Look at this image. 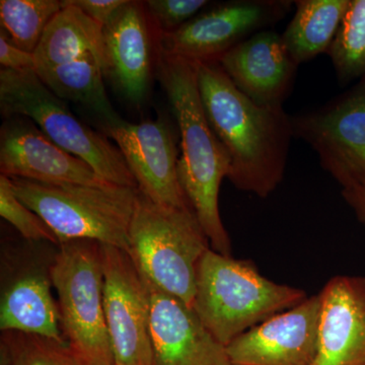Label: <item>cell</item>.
Returning <instances> with one entry per match:
<instances>
[{
  "label": "cell",
  "mask_w": 365,
  "mask_h": 365,
  "mask_svg": "<svg viewBox=\"0 0 365 365\" xmlns=\"http://www.w3.org/2000/svg\"><path fill=\"white\" fill-rule=\"evenodd\" d=\"M199 93L211 129L230 158L235 188L267 198L284 177L292 120L282 105L257 104L218 62L195 63Z\"/></svg>",
  "instance_id": "obj_1"
},
{
  "label": "cell",
  "mask_w": 365,
  "mask_h": 365,
  "mask_svg": "<svg viewBox=\"0 0 365 365\" xmlns=\"http://www.w3.org/2000/svg\"><path fill=\"white\" fill-rule=\"evenodd\" d=\"M158 78L176 118L182 155L178 175L185 195L211 249L232 256L230 235L220 217V185L230 172V158L204 113L196 64L160 55Z\"/></svg>",
  "instance_id": "obj_2"
},
{
  "label": "cell",
  "mask_w": 365,
  "mask_h": 365,
  "mask_svg": "<svg viewBox=\"0 0 365 365\" xmlns=\"http://www.w3.org/2000/svg\"><path fill=\"white\" fill-rule=\"evenodd\" d=\"M309 297L302 288L274 282L253 262L209 249L197 270L194 311L223 346Z\"/></svg>",
  "instance_id": "obj_3"
},
{
  "label": "cell",
  "mask_w": 365,
  "mask_h": 365,
  "mask_svg": "<svg viewBox=\"0 0 365 365\" xmlns=\"http://www.w3.org/2000/svg\"><path fill=\"white\" fill-rule=\"evenodd\" d=\"M9 179L16 197L47 223L59 244L88 240L128 253L138 189Z\"/></svg>",
  "instance_id": "obj_4"
},
{
  "label": "cell",
  "mask_w": 365,
  "mask_h": 365,
  "mask_svg": "<svg viewBox=\"0 0 365 365\" xmlns=\"http://www.w3.org/2000/svg\"><path fill=\"white\" fill-rule=\"evenodd\" d=\"M210 248L193 209L158 205L139 191L128 254L146 282L192 307L199 262Z\"/></svg>",
  "instance_id": "obj_5"
},
{
  "label": "cell",
  "mask_w": 365,
  "mask_h": 365,
  "mask_svg": "<svg viewBox=\"0 0 365 365\" xmlns=\"http://www.w3.org/2000/svg\"><path fill=\"white\" fill-rule=\"evenodd\" d=\"M0 109L4 117L30 119L62 150L88 163L103 181L138 189L119 148L81 123L35 71L1 68Z\"/></svg>",
  "instance_id": "obj_6"
},
{
  "label": "cell",
  "mask_w": 365,
  "mask_h": 365,
  "mask_svg": "<svg viewBox=\"0 0 365 365\" xmlns=\"http://www.w3.org/2000/svg\"><path fill=\"white\" fill-rule=\"evenodd\" d=\"M64 340L83 365H115L104 309L101 244L61 242L51 262Z\"/></svg>",
  "instance_id": "obj_7"
},
{
  "label": "cell",
  "mask_w": 365,
  "mask_h": 365,
  "mask_svg": "<svg viewBox=\"0 0 365 365\" xmlns=\"http://www.w3.org/2000/svg\"><path fill=\"white\" fill-rule=\"evenodd\" d=\"M292 1L242 0L194 16L169 33H160V55L192 62H217L225 53L289 11Z\"/></svg>",
  "instance_id": "obj_8"
},
{
  "label": "cell",
  "mask_w": 365,
  "mask_h": 365,
  "mask_svg": "<svg viewBox=\"0 0 365 365\" xmlns=\"http://www.w3.org/2000/svg\"><path fill=\"white\" fill-rule=\"evenodd\" d=\"M104 309L115 365H153L150 290L131 257L101 244Z\"/></svg>",
  "instance_id": "obj_9"
},
{
  "label": "cell",
  "mask_w": 365,
  "mask_h": 365,
  "mask_svg": "<svg viewBox=\"0 0 365 365\" xmlns=\"http://www.w3.org/2000/svg\"><path fill=\"white\" fill-rule=\"evenodd\" d=\"M292 120L294 136L313 148L342 190L365 184V78L336 102Z\"/></svg>",
  "instance_id": "obj_10"
},
{
  "label": "cell",
  "mask_w": 365,
  "mask_h": 365,
  "mask_svg": "<svg viewBox=\"0 0 365 365\" xmlns=\"http://www.w3.org/2000/svg\"><path fill=\"white\" fill-rule=\"evenodd\" d=\"M118 145L143 195L158 205L192 208L178 175V150L170 125L163 119L133 124L118 120L105 125Z\"/></svg>",
  "instance_id": "obj_11"
},
{
  "label": "cell",
  "mask_w": 365,
  "mask_h": 365,
  "mask_svg": "<svg viewBox=\"0 0 365 365\" xmlns=\"http://www.w3.org/2000/svg\"><path fill=\"white\" fill-rule=\"evenodd\" d=\"M319 316V295H312L235 338L225 347L228 359L232 365H314Z\"/></svg>",
  "instance_id": "obj_12"
},
{
  "label": "cell",
  "mask_w": 365,
  "mask_h": 365,
  "mask_svg": "<svg viewBox=\"0 0 365 365\" xmlns=\"http://www.w3.org/2000/svg\"><path fill=\"white\" fill-rule=\"evenodd\" d=\"M0 173L52 184H108L88 163L62 150L21 116L6 118L0 129Z\"/></svg>",
  "instance_id": "obj_13"
},
{
  "label": "cell",
  "mask_w": 365,
  "mask_h": 365,
  "mask_svg": "<svg viewBox=\"0 0 365 365\" xmlns=\"http://www.w3.org/2000/svg\"><path fill=\"white\" fill-rule=\"evenodd\" d=\"M146 284L153 365H232L225 346L209 332L193 307Z\"/></svg>",
  "instance_id": "obj_14"
},
{
  "label": "cell",
  "mask_w": 365,
  "mask_h": 365,
  "mask_svg": "<svg viewBox=\"0 0 365 365\" xmlns=\"http://www.w3.org/2000/svg\"><path fill=\"white\" fill-rule=\"evenodd\" d=\"M314 365H365V276L336 275L319 292Z\"/></svg>",
  "instance_id": "obj_15"
},
{
  "label": "cell",
  "mask_w": 365,
  "mask_h": 365,
  "mask_svg": "<svg viewBox=\"0 0 365 365\" xmlns=\"http://www.w3.org/2000/svg\"><path fill=\"white\" fill-rule=\"evenodd\" d=\"M217 62L242 93L264 106L282 105L299 66L272 31L255 34Z\"/></svg>",
  "instance_id": "obj_16"
},
{
  "label": "cell",
  "mask_w": 365,
  "mask_h": 365,
  "mask_svg": "<svg viewBox=\"0 0 365 365\" xmlns=\"http://www.w3.org/2000/svg\"><path fill=\"white\" fill-rule=\"evenodd\" d=\"M109 71L133 104H140L150 86L151 41L144 4L127 1L104 26Z\"/></svg>",
  "instance_id": "obj_17"
},
{
  "label": "cell",
  "mask_w": 365,
  "mask_h": 365,
  "mask_svg": "<svg viewBox=\"0 0 365 365\" xmlns=\"http://www.w3.org/2000/svg\"><path fill=\"white\" fill-rule=\"evenodd\" d=\"M49 266L26 264L6 279L0 299V330L64 340Z\"/></svg>",
  "instance_id": "obj_18"
},
{
  "label": "cell",
  "mask_w": 365,
  "mask_h": 365,
  "mask_svg": "<svg viewBox=\"0 0 365 365\" xmlns=\"http://www.w3.org/2000/svg\"><path fill=\"white\" fill-rule=\"evenodd\" d=\"M88 53L108 66L104 26L66 0V6L50 21L34 52L36 71L67 63Z\"/></svg>",
  "instance_id": "obj_19"
},
{
  "label": "cell",
  "mask_w": 365,
  "mask_h": 365,
  "mask_svg": "<svg viewBox=\"0 0 365 365\" xmlns=\"http://www.w3.org/2000/svg\"><path fill=\"white\" fill-rule=\"evenodd\" d=\"M35 72L54 95L85 106L104 120L105 125L120 120L105 88L107 63L95 54L88 53L67 63Z\"/></svg>",
  "instance_id": "obj_20"
},
{
  "label": "cell",
  "mask_w": 365,
  "mask_h": 365,
  "mask_svg": "<svg viewBox=\"0 0 365 365\" xmlns=\"http://www.w3.org/2000/svg\"><path fill=\"white\" fill-rule=\"evenodd\" d=\"M294 18L281 35L297 64L328 52L350 0H299Z\"/></svg>",
  "instance_id": "obj_21"
},
{
  "label": "cell",
  "mask_w": 365,
  "mask_h": 365,
  "mask_svg": "<svg viewBox=\"0 0 365 365\" xmlns=\"http://www.w3.org/2000/svg\"><path fill=\"white\" fill-rule=\"evenodd\" d=\"M64 6L66 0H1V30L14 45L34 54L46 28Z\"/></svg>",
  "instance_id": "obj_22"
},
{
  "label": "cell",
  "mask_w": 365,
  "mask_h": 365,
  "mask_svg": "<svg viewBox=\"0 0 365 365\" xmlns=\"http://www.w3.org/2000/svg\"><path fill=\"white\" fill-rule=\"evenodd\" d=\"M327 53L343 83L365 78V0H350L339 30Z\"/></svg>",
  "instance_id": "obj_23"
},
{
  "label": "cell",
  "mask_w": 365,
  "mask_h": 365,
  "mask_svg": "<svg viewBox=\"0 0 365 365\" xmlns=\"http://www.w3.org/2000/svg\"><path fill=\"white\" fill-rule=\"evenodd\" d=\"M0 365H83L66 341L16 331L1 332Z\"/></svg>",
  "instance_id": "obj_24"
},
{
  "label": "cell",
  "mask_w": 365,
  "mask_h": 365,
  "mask_svg": "<svg viewBox=\"0 0 365 365\" xmlns=\"http://www.w3.org/2000/svg\"><path fill=\"white\" fill-rule=\"evenodd\" d=\"M0 215L13 225L24 239L30 242H48L59 246L51 228L32 209L14 194L11 179L0 175Z\"/></svg>",
  "instance_id": "obj_25"
},
{
  "label": "cell",
  "mask_w": 365,
  "mask_h": 365,
  "mask_svg": "<svg viewBox=\"0 0 365 365\" xmlns=\"http://www.w3.org/2000/svg\"><path fill=\"white\" fill-rule=\"evenodd\" d=\"M207 4L206 0H148L143 4L160 33H169L188 23Z\"/></svg>",
  "instance_id": "obj_26"
},
{
  "label": "cell",
  "mask_w": 365,
  "mask_h": 365,
  "mask_svg": "<svg viewBox=\"0 0 365 365\" xmlns=\"http://www.w3.org/2000/svg\"><path fill=\"white\" fill-rule=\"evenodd\" d=\"M0 64L11 71H36L35 56L14 44L4 31L0 30Z\"/></svg>",
  "instance_id": "obj_27"
},
{
  "label": "cell",
  "mask_w": 365,
  "mask_h": 365,
  "mask_svg": "<svg viewBox=\"0 0 365 365\" xmlns=\"http://www.w3.org/2000/svg\"><path fill=\"white\" fill-rule=\"evenodd\" d=\"M128 0H68L72 6L78 7L91 20L105 26L112 20L115 14L121 9Z\"/></svg>",
  "instance_id": "obj_28"
},
{
  "label": "cell",
  "mask_w": 365,
  "mask_h": 365,
  "mask_svg": "<svg viewBox=\"0 0 365 365\" xmlns=\"http://www.w3.org/2000/svg\"><path fill=\"white\" fill-rule=\"evenodd\" d=\"M342 195L359 222L365 225V184L342 190Z\"/></svg>",
  "instance_id": "obj_29"
}]
</instances>
